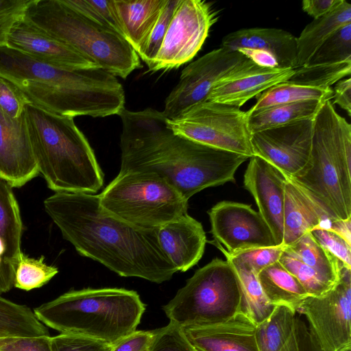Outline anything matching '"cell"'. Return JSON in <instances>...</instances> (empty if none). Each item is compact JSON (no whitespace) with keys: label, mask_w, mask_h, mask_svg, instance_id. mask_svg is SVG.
Instances as JSON below:
<instances>
[{"label":"cell","mask_w":351,"mask_h":351,"mask_svg":"<svg viewBox=\"0 0 351 351\" xmlns=\"http://www.w3.org/2000/svg\"><path fill=\"white\" fill-rule=\"evenodd\" d=\"M44 208L81 256L120 276L160 284L177 272L160 247L158 229L138 228L120 219L102 207L99 195L57 192L44 201Z\"/></svg>","instance_id":"1"},{"label":"cell","mask_w":351,"mask_h":351,"mask_svg":"<svg viewBox=\"0 0 351 351\" xmlns=\"http://www.w3.org/2000/svg\"><path fill=\"white\" fill-rule=\"evenodd\" d=\"M122 131L119 173L146 171L167 180L187 200L210 186L235 182L249 158L209 147L175 134L162 112L153 108L119 114Z\"/></svg>","instance_id":"2"},{"label":"cell","mask_w":351,"mask_h":351,"mask_svg":"<svg viewBox=\"0 0 351 351\" xmlns=\"http://www.w3.org/2000/svg\"><path fill=\"white\" fill-rule=\"evenodd\" d=\"M0 76L15 84L30 103L75 117L119 115L125 92L117 77L100 67L69 69L0 47Z\"/></svg>","instance_id":"3"},{"label":"cell","mask_w":351,"mask_h":351,"mask_svg":"<svg viewBox=\"0 0 351 351\" xmlns=\"http://www.w3.org/2000/svg\"><path fill=\"white\" fill-rule=\"evenodd\" d=\"M32 152L48 188L57 192L95 194L104 173L73 117L29 104L24 110Z\"/></svg>","instance_id":"4"},{"label":"cell","mask_w":351,"mask_h":351,"mask_svg":"<svg viewBox=\"0 0 351 351\" xmlns=\"http://www.w3.org/2000/svg\"><path fill=\"white\" fill-rule=\"evenodd\" d=\"M145 305L123 288L70 290L34 309L45 326L113 345L136 330Z\"/></svg>","instance_id":"5"},{"label":"cell","mask_w":351,"mask_h":351,"mask_svg":"<svg viewBox=\"0 0 351 351\" xmlns=\"http://www.w3.org/2000/svg\"><path fill=\"white\" fill-rule=\"evenodd\" d=\"M332 218H351V125L326 101L314 118L308 162L292 178Z\"/></svg>","instance_id":"6"},{"label":"cell","mask_w":351,"mask_h":351,"mask_svg":"<svg viewBox=\"0 0 351 351\" xmlns=\"http://www.w3.org/2000/svg\"><path fill=\"white\" fill-rule=\"evenodd\" d=\"M25 18L116 77L126 78L141 67L138 56L123 36L62 0H32Z\"/></svg>","instance_id":"7"},{"label":"cell","mask_w":351,"mask_h":351,"mask_svg":"<svg viewBox=\"0 0 351 351\" xmlns=\"http://www.w3.org/2000/svg\"><path fill=\"white\" fill-rule=\"evenodd\" d=\"M98 195L104 209L141 229L157 230L187 213L188 201L152 172L119 173Z\"/></svg>","instance_id":"8"},{"label":"cell","mask_w":351,"mask_h":351,"mask_svg":"<svg viewBox=\"0 0 351 351\" xmlns=\"http://www.w3.org/2000/svg\"><path fill=\"white\" fill-rule=\"evenodd\" d=\"M241 297L234 268L216 258L197 269L162 310L181 328L212 326L238 315Z\"/></svg>","instance_id":"9"},{"label":"cell","mask_w":351,"mask_h":351,"mask_svg":"<svg viewBox=\"0 0 351 351\" xmlns=\"http://www.w3.org/2000/svg\"><path fill=\"white\" fill-rule=\"evenodd\" d=\"M167 125L175 134L195 142L243 155L253 156L247 113L239 108L204 101L173 119Z\"/></svg>","instance_id":"10"},{"label":"cell","mask_w":351,"mask_h":351,"mask_svg":"<svg viewBox=\"0 0 351 351\" xmlns=\"http://www.w3.org/2000/svg\"><path fill=\"white\" fill-rule=\"evenodd\" d=\"M219 12L204 0H180L158 53L147 66L152 71L176 69L202 48Z\"/></svg>","instance_id":"11"},{"label":"cell","mask_w":351,"mask_h":351,"mask_svg":"<svg viewBox=\"0 0 351 351\" xmlns=\"http://www.w3.org/2000/svg\"><path fill=\"white\" fill-rule=\"evenodd\" d=\"M351 269L342 264L339 281L326 294L307 296L297 311L324 351L351 350Z\"/></svg>","instance_id":"12"},{"label":"cell","mask_w":351,"mask_h":351,"mask_svg":"<svg viewBox=\"0 0 351 351\" xmlns=\"http://www.w3.org/2000/svg\"><path fill=\"white\" fill-rule=\"evenodd\" d=\"M252 62L237 51L219 47L186 66L165 99L162 112L167 119L180 117L193 106L206 100L214 85Z\"/></svg>","instance_id":"13"},{"label":"cell","mask_w":351,"mask_h":351,"mask_svg":"<svg viewBox=\"0 0 351 351\" xmlns=\"http://www.w3.org/2000/svg\"><path fill=\"white\" fill-rule=\"evenodd\" d=\"M208 214L215 241L223 244L228 254L276 246L269 227L250 205L223 201Z\"/></svg>","instance_id":"14"},{"label":"cell","mask_w":351,"mask_h":351,"mask_svg":"<svg viewBox=\"0 0 351 351\" xmlns=\"http://www.w3.org/2000/svg\"><path fill=\"white\" fill-rule=\"evenodd\" d=\"M313 119H305L251 134L253 156H258L292 178L310 158Z\"/></svg>","instance_id":"15"},{"label":"cell","mask_w":351,"mask_h":351,"mask_svg":"<svg viewBox=\"0 0 351 351\" xmlns=\"http://www.w3.org/2000/svg\"><path fill=\"white\" fill-rule=\"evenodd\" d=\"M287 177L265 160L250 158L243 176L245 188L254 197L258 213L269 227L276 245H283L285 186Z\"/></svg>","instance_id":"16"},{"label":"cell","mask_w":351,"mask_h":351,"mask_svg":"<svg viewBox=\"0 0 351 351\" xmlns=\"http://www.w3.org/2000/svg\"><path fill=\"white\" fill-rule=\"evenodd\" d=\"M38 174L24 112L12 119L0 109V178L19 188Z\"/></svg>","instance_id":"17"},{"label":"cell","mask_w":351,"mask_h":351,"mask_svg":"<svg viewBox=\"0 0 351 351\" xmlns=\"http://www.w3.org/2000/svg\"><path fill=\"white\" fill-rule=\"evenodd\" d=\"M7 47L53 66L81 69L99 67L90 59L24 18L12 29Z\"/></svg>","instance_id":"18"},{"label":"cell","mask_w":351,"mask_h":351,"mask_svg":"<svg viewBox=\"0 0 351 351\" xmlns=\"http://www.w3.org/2000/svg\"><path fill=\"white\" fill-rule=\"evenodd\" d=\"M295 69L265 68L253 62L241 69L219 80L206 100L241 108L248 100L271 86L289 80Z\"/></svg>","instance_id":"19"},{"label":"cell","mask_w":351,"mask_h":351,"mask_svg":"<svg viewBox=\"0 0 351 351\" xmlns=\"http://www.w3.org/2000/svg\"><path fill=\"white\" fill-rule=\"evenodd\" d=\"M160 248L177 271L184 272L203 256L206 233L200 222L188 213L158 229Z\"/></svg>","instance_id":"20"},{"label":"cell","mask_w":351,"mask_h":351,"mask_svg":"<svg viewBox=\"0 0 351 351\" xmlns=\"http://www.w3.org/2000/svg\"><path fill=\"white\" fill-rule=\"evenodd\" d=\"M12 186L0 178V295L14 287L22 253L23 223Z\"/></svg>","instance_id":"21"},{"label":"cell","mask_w":351,"mask_h":351,"mask_svg":"<svg viewBox=\"0 0 351 351\" xmlns=\"http://www.w3.org/2000/svg\"><path fill=\"white\" fill-rule=\"evenodd\" d=\"M182 328L198 351H258L256 325L241 314L215 325Z\"/></svg>","instance_id":"22"},{"label":"cell","mask_w":351,"mask_h":351,"mask_svg":"<svg viewBox=\"0 0 351 351\" xmlns=\"http://www.w3.org/2000/svg\"><path fill=\"white\" fill-rule=\"evenodd\" d=\"M334 219H336L328 215L305 191L287 178L285 186L284 246L291 245L315 228L328 230Z\"/></svg>","instance_id":"23"},{"label":"cell","mask_w":351,"mask_h":351,"mask_svg":"<svg viewBox=\"0 0 351 351\" xmlns=\"http://www.w3.org/2000/svg\"><path fill=\"white\" fill-rule=\"evenodd\" d=\"M221 47L232 51L241 48L265 50L274 56L280 68H297L296 37L281 29H241L225 36Z\"/></svg>","instance_id":"24"},{"label":"cell","mask_w":351,"mask_h":351,"mask_svg":"<svg viewBox=\"0 0 351 351\" xmlns=\"http://www.w3.org/2000/svg\"><path fill=\"white\" fill-rule=\"evenodd\" d=\"M123 36L136 51L156 21L165 0H113Z\"/></svg>","instance_id":"25"},{"label":"cell","mask_w":351,"mask_h":351,"mask_svg":"<svg viewBox=\"0 0 351 351\" xmlns=\"http://www.w3.org/2000/svg\"><path fill=\"white\" fill-rule=\"evenodd\" d=\"M348 24H351V5L346 1L341 0L328 14L313 19L306 25L296 38L297 68L306 65L330 36Z\"/></svg>","instance_id":"26"},{"label":"cell","mask_w":351,"mask_h":351,"mask_svg":"<svg viewBox=\"0 0 351 351\" xmlns=\"http://www.w3.org/2000/svg\"><path fill=\"white\" fill-rule=\"evenodd\" d=\"M258 278L264 294L273 305H284L296 312L302 301L309 296L279 261L262 269Z\"/></svg>","instance_id":"27"},{"label":"cell","mask_w":351,"mask_h":351,"mask_svg":"<svg viewBox=\"0 0 351 351\" xmlns=\"http://www.w3.org/2000/svg\"><path fill=\"white\" fill-rule=\"evenodd\" d=\"M221 252L234 268L239 281L241 297L239 314L245 316L256 326L271 313L275 305L267 299L254 269Z\"/></svg>","instance_id":"28"},{"label":"cell","mask_w":351,"mask_h":351,"mask_svg":"<svg viewBox=\"0 0 351 351\" xmlns=\"http://www.w3.org/2000/svg\"><path fill=\"white\" fill-rule=\"evenodd\" d=\"M325 101H301L274 106L249 115L247 114L248 130L250 134H252L302 120L313 119Z\"/></svg>","instance_id":"29"},{"label":"cell","mask_w":351,"mask_h":351,"mask_svg":"<svg viewBox=\"0 0 351 351\" xmlns=\"http://www.w3.org/2000/svg\"><path fill=\"white\" fill-rule=\"evenodd\" d=\"M285 250L315 270L330 287H334L340 276L342 263L324 247L308 232Z\"/></svg>","instance_id":"30"},{"label":"cell","mask_w":351,"mask_h":351,"mask_svg":"<svg viewBox=\"0 0 351 351\" xmlns=\"http://www.w3.org/2000/svg\"><path fill=\"white\" fill-rule=\"evenodd\" d=\"M49 335V330L26 305L0 295V338L34 337Z\"/></svg>","instance_id":"31"},{"label":"cell","mask_w":351,"mask_h":351,"mask_svg":"<svg viewBox=\"0 0 351 351\" xmlns=\"http://www.w3.org/2000/svg\"><path fill=\"white\" fill-rule=\"evenodd\" d=\"M332 95L333 91L331 88L311 87L287 80L271 86L256 96L255 104L246 112L249 115L274 106L306 100L325 101L330 100Z\"/></svg>","instance_id":"32"},{"label":"cell","mask_w":351,"mask_h":351,"mask_svg":"<svg viewBox=\"0 0 351 351\" xmlns=\"http://www.w3.org/2000/svg\"><path fill=\"white\" fill-rule=\"evenodd\" d=\"M295 313L284 305L275 306L271 313L256 326L258 351H280L293 330Z\"/></svg>","instance_id":"33"},{"label":"cell","mask_w":351,"mask_h":351,"mask_svg":"<svg viewBox=\"0 0 351 351\" xmlns=\"http://www.w3.org/2000/svg\"><path fill=\"white\" fill-rule=\"evenodd\" d=\"M351 73V61L335 64L305 65L295 69L291 82L311 87L330 88Z\"/></svg>","instance_id":"34"},{"label":"cell","mask_w":351,"mask_h":351,"mask_svg":"<svg viewBox=\"0 0 351 351\" xmlns=\"http://www.w3.org/2000/svg\"><path fill=\"white\" fill-rule=\"evenodd\" d=\"M45 257L30 258L23 252L17 264L14 287L24 291L40 288L58 272V269L44 262Z\"/></svg>","instance_id":"35"},{"label":"cell","mask_w":351,"mask_h":351,"mask_svg":"<svg viewBox=\"0 0 351 351\" xmlns=\"http://www.w3.org/2000/svg\"><path fill=\"white\" fill-rule=\"evenodd\" d=\"M350 61L351 24H348L330 36L319 47L306 65L328 64Z\"/></svg>","instance_id":"36"},{"label":"cell","mask_w":351,"mask_h":351,"mask_svg":"<svg viewBox=\"0 0 351 351\" xmlns=\"http://www.w3.org/2000/svg\"><path fill=\"white\" fill-rule=\"evenodd\" d=\"M180 0H165L160 14L148 35L136 51L147 66L155 58L161 46L167 27Z\"/></svg>","instance_id":"37"},{"label":"cell","mask_w":351,"mask_h":351,"mask_svg":"<svg viewBox=\"0 0 351 351\" xmlns=\"http://www.w3.org/2000/svg\"><path fill=\"white\" fill-rule=\"evenodd\" d=\"M278 261L298 280L309 296H322L333 288L315 270L285 250V247Z\"/></svg>","instance_id":"38"},{"label":"cell","mask_w":351,"mask_h":351,"mask_svg":"<svg viewBox=\"0 0 351 351\" xmlns=\"http://www.w3.org/2000/svg\"><path fill=\"white\" fill-rule=\"evenodd\" d=\"M63 2L88 17L123 36L113 0H62Z\"/></svg>","instance_id":"39"},{"label":"cell","mask_w":351,"mask_h":351,"mask_svg":"<svg viewBox=\"0 0 351 351\" xmlns=\"http://www.w3.org/2000/svg\"><path fill=\"white\" fill-rule=\"evenodd\" d=\"M149 351H198L188 340L182 328L169 322L166 326L154 330Z\"/></svg>","instance_id":"40"},{"label":"cell","mask_w":351,"mask_h":351,"mask_svg":"<svg viewBox=\"0 0 351 351\" xmlns=\"http://www.w3.org/2000/svg\"><path fill=\"white\" fill-rule=\"evenodd\" d=\"M213 243L230 256L250 265L257 274L264 268L278 262L285 247L282 245L254 248L230 254L219 243L215 241Z\"/></svg>","instance_id":"41"},{"label":"cell","mask_w":351,"mask_h":351,"mask_svg":"<svg viewBox=\"0 0 351 351\" xmlns=\"http://www.w3.org/2000/svg\"><path fill=\"white\" fill-rule=\"evenodd\" d=\"M112 345L88 337L60 333L51 337V351H111Z\"/></svg>","instance_id":"42"},{"label":"cell","mask_w":351,"mask_h":351,"mask_svg":"<svg viewBox=\"0 0 351 351\" xmlns=\"http://www.w3.org/2000/svg\"><path fill=\"white\" fill-rule=\"evenodd\" d=\"M32 0H0V47L7 46L12 27L25 15Z\"/></svg>","instance_id":"43"},{"label":"cell","mask_w":351,"mask_h":351,"mask_svg":"<svg viewBox=\"0 0 351 351\" xmlns=\"http://www.w3.org/2000/svg\"><path fill=\"white\" fill-rule=\"evenodd\" d=\"M29 104L30 101L15 84L0 76V109L4 113L12 119L19 118Z\"/></svg>","instance_id":"44"},{"label":"cell","mask_w":351,"mask_h":351,"mask_svg":"<svg viewBox=\"0 0 351 351\" xmlns=\"http://www.w3.org/2000/svg\"><path fill=\"white\" fill-rule=\"evenodd\" d=\"M311 232L324 247L346 267L351 269V245L334 232L327 229L315 228Z\"/></svg>","instance_id":"45"},{"label":"cell","mask_w":351,"mask_h":351,"mask_svg":"<svg viewBox=\"0 0 351 351\" xmlns=\"http://www.w3.org/2000/svg\"><path fill=\"white\" fill-rule=\"evenodd\" d=\"M280 351H324L306 324L295 318L293 330Z\"/></svg>","instance_id":"46"},{"label":"cell","mask_w":351,"mask_h":351,"mask_svg":"<svg viewBox=\"0 0 351 351\" xmlns=\"http://www.w3.org/2000/svg\"><path fill=\"white\" fill-rule=\"evenodd\" d=\"M0 351H51V337L0 338Z\"/></svg>","instance_id":"47"},{"label":"cell","mask_w":351,"mask_h":351,"mask_svg":"<svg viewBox=\"0 0 351 351\" xmlns=\"http://www.w3.org/2000/svg\"><path fill=\"white\" fill-rule=\"evenodd\" d=\"M153 330H135L112 345L111 351H149Z\"/></svg>","instance_id":"48"},{"label":"cell","mask_w":351,"mask_h":351,"mask_svg":"<svg viewBox=\"0 0 351 351\" xmlns=\"http://www.w3.org/2000/svg\"><path fill=\"white\" fill-rule=\"evenodd\" d=\"M332 104L339 105L349 117L351 116V78L342 79L334 87Z\"/></svg>","instance_id":"49"},{"label":"cell","mask_w":351,"mask_h":351,"mask_svg":"<svg viewBox=\"0 0 351 351\" xmlns=\"http://www.w3.org/2000/svg\"><path fill=\"white\" fill-rule=\"evenodd\" d=\"M341 2V0H304L302 8L315 19L328 14Z\"/></svg>","instance_id":"50"},{"label":"cell","mask_w":351,"mask_h":351,"mask_svg":"<svg viewBox=\"0 0 351 351\" xmlns=\"http://www.w3.org/2000/svg\"><path fill=\"white\" fill-rule=\"evenodd\" d=\"M255 64L265 68H280L274 56L269 51L249 48H241L237 50Z\"/></svg>","instance_id":"51"},{"label":"cell","mask_w":351,"mask_h":351,"mask_svg":"<svg viewBox=\"0 0 351 351\" xmlns=\"http://www.w3.org/2000/svg\"><path fill=\"white\" fill-rule=\"evenodd\" d=\"M328 230L334 232L351 245V218L334 219Z\"/></svg>","instance_id":"52"}]
</instances>
